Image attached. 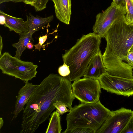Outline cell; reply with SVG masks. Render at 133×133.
<instances>
[{
  "mask_svg": "<svg viewBox=\"0 0 133 133\" xmlns=\"http://www.w3.org/2000/svg\"><path fill=\"white\" fill-rule=\"evenodd\" d=\"M0 14L4 16L5 18L4 26L8 28L10 31H14L19 35L29 32V28L27 21H24L22 18L7 14L1 10L0 11Z\"/></svg>",
  "mask_w": 133,
  "mask_h": 133,
  "instance_id": "4fadbf2b",
  "label": "cell"
},
{
  "mask_svg": "<svg viewBox=\"0 0 133 133\" xmlns=\"http://www.w3.org/2000/svg\"><path fill=\"white\" fill-rule=\"evenodd\" d=\"M130 49L131 50H132L133 51V44L132 45Z\"/></svg>",
  "mask_w": 133,
  "mask_h": 133,
  "instance_id": "1f68e13d",
  "label": "cell"
},
{
  "mask_svg": "<svg viewBox=\"0 0 133 133\" xmlns=\"http://www.w3.org/2000/svg\"><path fill=\"white\" fill-rule=\"evenodd\" d=\"M75 99L72 84L66 77L50 74L38 85L23 110L21 133H33L49 118L57 101L65 103L70 110Z\"/></svg>",
  "mask_w": 133,
  "mask_h": 133,
  "instance_id": "6da1fadb",
  "label": "cell"
},
{
  "mask_svg": "<svg viewBox=\"0 0 133 133\" xmlns=\"http://www.w3.org/2000/svg\"><path fill=\"white\" fill-rule=\"evenodd\" d=\"M121 133H133V117L130 119Z\"/></svg>",
  "mask_w": 133,
  "mask_h": 133,
  "instance_id": "7402d4cb",
  "label": "cell"
},
{
  "mask_svg": "<svg viewBox=\"0 0 133 133\" xmlns=\"http://www.w3.org/2000/svg\"><path fill=\"white\" fill-rule=\"evenodd\" d=\"M101 38L94 32L83 35L74 46L65 51L62 58L70 69V74L66 77L70 81L83 76L91 59L100 50Z\"/></svg>",
  "mask_w": 133,
  "mask_h": 133,
  "instance_id": "3957f363",
  "label": "cell"
},
{
  "mask_svg": "<svg viewBox=\"0 0 133 133\" xmlns=\"http://www.w3.org/2000/svg\"><path fill=\"white\" fill-rule=\"evenodd\" d=\"M34 45L31 42H29L27 46V48L30 49H32Z\"/></svg>",
  "mask_w": 133,
  "mask_h": 133,
  "instance_id": "f546056e",
  "label": "cell"
},
{
  "mask_svg": "<svg viewBox=\"0 0 133 133\" xmlns=\"http://www.w3.org/2000/svg\"><path fill=\"white\" fill-rule=\"evenodd\" d=\"M70 110L66 118L67 127L65 131L84 128L91 129L96 133L112 113L99 101L95 103H82Z\"/></svg>",
  "mask_w": 133,
  "mask_h": 133,
  "instance_id": "277c9868",
  "label": "cell"
},
{
  "mask_svg": "<svg viewBox=\"0 0 133 133\" xmlns=\"http://www.w3.org/2000/svg\"><path fill=\"white\" fill-rule=\"evenodd\" d=\"M27 22L29 28V32L32 34L36 31L45 27L52 21L54 16L51 15L43 18L38 16L35 17L31 13L26 15Z\"/></svg>",
  "mask_w": 133,
  "mask_h": 133,
  "instance_id": "5bb4252c",
  "label": "cell"
},
{
  "mask_svg": "<svg viewBox=\"0 0 133 133\" xmlns=\"http://www.w3.org/2000/svg\"><path fill=\"white\" fill-rule=\"evenodd\" d=\"M48 35L47 34L42 36H40L39 38V42L37 44L35 45L34 46L35 47V49H38L40 51L41 48H44L43 45L46 41Z\"/></svg>",
  "mask_w": 133,
  "mask_h": 133,
  "instance_id": "603a6c76",
  "label": "cell"
},
{
  "mask_svg": "<svg viewBox=\"0 0 133 133\" xmlns=\"http://www.w3.org/2000/svg\"><path fill=\"white\" fill-rule=\"evenodd\" d=\"M37 67L33 63L22 61L7 52L0 57V69L2 73L20 79L24 83L36 77Z\"/></svg>",
  "mask_w": 133,
  "mask_h": 133,
  "instance_id": "5b68a950",
  "label": "cell"
},
{
  "mask_svg": "<svg viewBox=\"0 0 133 133\" xmlns=\"http://www.w3.org/2000/svg\"><path fill=\"white\" fill-rule=\"evenodd\" d=\"M58 72L60 76L66 77L69 75L70 71L68 66L65 63H64L59 67Z\"/></svg>",
  "mask_w": 133,
  "mask_h": 133,
  "instance_id": "44dd1931",
  "label": "cell"
},
{
  "mask_svg": "<svg viewBox=\"0 0 133 133\" xmlns=\"http://www.w3.org/2000/svg\"><path fill=\"white\" fill-rule=\"evenodd\" d=\"M53 105L56 109V111L60 115L70 111V110H69L67 108V107H68L67 105L61 101H57Z\"/></svg>",
  "mask_w": 133,
  "mask_h": 133,
  "instance_id": "ac0fdd59",
  "label": "cell"
},
{
  "mask_svg": "<svg viewBox=\"0 0 133 133\" xmlns=\"http://www.w3.org/2000/svg\"><path fill=\"white\" fill-rule=\"evenodd\" d=\"M50 118L46 133H61L62 130L60 115L55 111L50 115Z\"/></svg>",
  "mask_w": 133,
  "mask_h": 133,
  "instance_id": "2e32d148",
  "label": "cell"
},
{
  "mask_svg": "<svg viewBox=\"0 0 133 133\" xmlns=\"http://www.w3.org/2000/svg\"><path fill=\"white\" fill-rule=\"evenodd\" d=\"M126 0V13L125 22L127 24L133 26V0Z\"/></svg>",
  "mask_w": 133,
  "mask_h": 133,
  "instance_id": "e0dca14e",
  "label": "cell"
},
{
  "mask_svg": "<svg viewBox=\"0 0 133 133\" xmlns=\"http://www.w3.org/2000/svg\"><path fill=\"white\" fill-rule=\"evenodd\" d=\"M25 0H0V4H1L5 2H12L15 3L24 2Z\"/></svg>",
  "mask_w": 133,
  "mask_h": 133,
  "instance_id": "484cf974",
  "label": "cell"
},
{
  "mask_svg": "<svg viewBox=\"0 0 133 133\" xmlns=\"http://www.w3.org/2000/svg\"><path fill=\"white\" fill-rule=\"evenodd\" d=\"M112 2L119 7L126 8V0H113Z\"/></svg>",
  "mask_w": 133,
  "mask_h": 133,
  "instance_id": "d4e9b609",
  "label": "cell"
},
{
  "mask_svg": "<svg viewBox=\"0 0 133 133\" xmlns=\"http://www.w3.org/2000/svg\"><path fill=\"white\" fill-rule=\"evenodd\" d=\"M4 124V121L2 117L0 118V129H1Z\"/></svg>",
  "mask_w": 133,
  "mask_h": 133,
  "instance_id": "4dcf8cb0",
  "label": "cell"
},
{
  "mask_svg": "<svg viewBox=\"0 0 133 133\" xmlns=\"http://www.w3.org/2000/svg\"><path fill=\"white\" fill-rule=\"evenodd\" d=\"M125 15L116 21L105 34L107 45L103 61L109 74L133 78V68L126 59L133 44V26L125 23Z\"/></svg>",
  "mask_w": 133,
  "mask_h": 133,
  "instance_id": "7a4b0ae2",
  "label": "cell"
},
{
  "mask_svg": "<svg viewBox=\"0 0 133 133\" xmlns=\"http://www.w3.org/2000/svg\"><path fill=\"white\" fill-rule=\"evenodd\" d=\"M107 72L104 64L103 55L100 50L92 58L84 74V77L98 79Z\"/></svg>",
  "mask_w": 133,
  "mask_h": 133,
  "instance_id": "8fae6325",
  "label": "cell"
},
{
  "mask_svg": "<svg viewBox=\"0 0 133 133\" xmlns=\"http://www.w3.org/2000/svg\"><path fill=\"white\" fill-rule=\"evenodd\" d=\"M5 23V18L4 16L1 15L0 16V24L1 25H4Z\"/></svg>",
  "mask_w": 133,
  "mask_h": 133,
  "instance_id": "83f0119b",
  "label": "cell"
},
{
  "mask_svg": "<svg viewBox=\"0 0 133 133\" xmlns=\"http://www.w3.org/2000/svg\"><path fill=\"white\" fill-rule=\"evenodd\" d=\"M54 2L56 16L60 21L69 25L71 12V0H51Z\"/></svg>",
  "mask_w": 133,
  "mask_h": 133,
  "instance_id": "7c38bea8",
  "label": "cell"
},
{
  "mask_svg": "<svg viewBox=\"0 0 133 133\" xmlns=\"http://www.w3.org/2000/svg\"><path fill=\"white\" fill-rule=\"evenodd\" d=\"M25 84L20 89L18 95L16 96L14 109L11 114L13 115L12 120L15 119L19 114L24 108V107L33 94L38 85H34L28 82H25Z\"/></svg>",
  "mask_w": 133,
  "mask_h": 133,
  "instance_id": "30bf717a",
  "label": "cell"
},
{
  "mask_svg": "<svg viewBox=\"0 0 133 133\" xmlns=\"http://www.w3.org/2000/svg\"><path fill=\"white\" fill-rule=\"evenodd\" d=\"M36 0H25L24 3L33 6Z\"/></svg>",
  "mask_w": 133,
  "mask_h": 133,
  "instance_id": "4316f807",
  "label": "cell"
},
{
  "mask_svg": "<svg viewBox=\"0 0 133 133\" xmlns=\"http://www.w3.org/2000/svg\"><path fill=\"white\" fill-rule=\"evenodd\" d=\"M63 133H95L92 130L87 128H79L64 131Z\"/></svg>",
  "mask_w": 133,
  "mask_h": 133,
  "instance_id": "d6986e66",
  "label": "cell"
},
{
  "mask_svg": "<svg viewBox=\"0 0 133 133\" xmlns=\"http://www.w3.org/2000/svg\"><path fill=\"white\" fill-rule=\"evenodd\" d=\"M126 12V8L119 7L112 2L105 10L96 16V21L92 28L94 32L101 38H104L113 23L125 15Z\"/></svg>",
  "mask_w": 133,
  "mask_h": 133,
  "instance_id": "ba28073f",
  "label": "cell"
},
{
  "mask_svg": "<svg viewBox=\"0 0 133 133\" xmlns=\"http://www.w3.org/2000/svg\"><path fill=\"white\" fill-rule=\"evenodd\" d=\"M72 87L74 97L82 103H95L99 101L101 87L98 79L80 78L74 81Z\"/></svg>",
  "mask_w": 133,
  "mask_h": 133,
  "instance_id": "8992f818",
  "label": "cell"
},
{
  "mask_svg": "<svg viewBox=\"0 0 133 133\" xmlns=\"http://www.w3.org/2000/svg\"><path fill=\"white\" fill-rule=\"evenodd\" d=\"M33 34L30 32L19 35V39L18 42L12 44L13 46L16 48V54L15 57L21 59V57L23 51L27 48L28 43L33 40L32 36Z\"/></svg>",
  "mask_w": 133,
  "mask_h": 133,
  "instance_id": "9a60e30c",
  "label": "cell"
},
{
  "mask_svg": "<svg viewBox=\"0 0 133 133\" xmlns=\"http://www.w3.org/2000/svg\"><path fill=\"white\" fill-rule=\"evenodd\" d=\"M49 0H36L34 6L36 11H41L46 8Z\"/></svg>",
  "mask_w": 133,
  "mask_h": 133,
  "instance_id": "ffe728a7",
  "label": "cell"
},
{
  "mask_svg": "<svg viewBox=\"0 0 133 133\" xmlns=\"http://www.w3.org/2000/svg\"><path fill=\"white\" fill-rule=\"evenodd\" d=\"M111 111L96 133H121L133 117V111L124 107Z\"/></svg>",
  "mask_w": 133,
  "mask_h": 133,
  "instance_id": "9c48e42d",
  "label": "cell"
},
{
  "mask_svg": "<svg viewBox=\"0 0 133 133\" xmlns=\"http://www.w3.org/2000/svg\"><path fill=\"white\" fill-rule=\"evenodd\" d=\"M0 57L2 56V51L3 49V44L2 41V38L1 36H0Z\"/></svg>",
  "mask_w": 133,
  "mask_h": 133,
  "instance_id": "f1b7e54d",
  "label": "cell"
},
{
  "mask_svg": "<svg viewBox=\"0 0 133 133\" xmlns=\"http://www.w3.org/2000/svg\"><path fill=\"white\" fill-rule=\"evenodd\" d=\"M98 79L101 88L108 92L128 97L133 95V78L113 76L106 72Z\"/></svg>",
  "mask_w": 133,
  "mask_h": 133,
  "instance_id": "52a82bcc",
  "label": "cell"
},
{
  "mask_svg": "<svg viewBox=\"0 0 133 133\" xmlns=\"http://www.w3.org/2000/svg\"><path fill=\"white\" fill-rule=\"evenodd\" d=\"M128 64L133 68V51L130 49L126 56Z\"/></svg>",
  "mask_w": 133,
  "mask_h": 133,
  "instance_id": "cb8c5ba5",
  "label": "cell"
}]
</instances>
